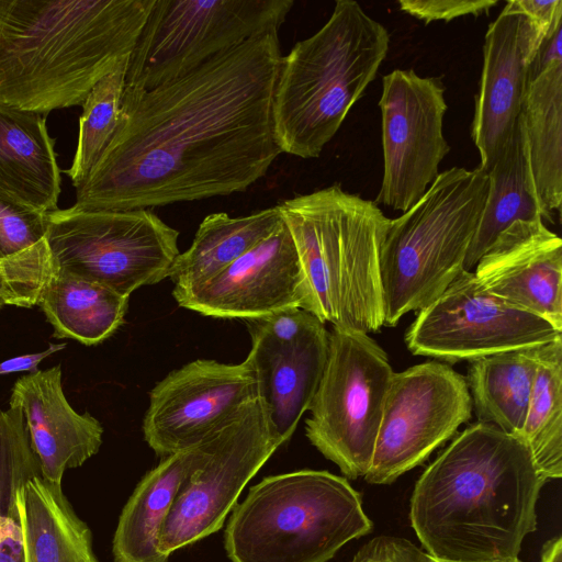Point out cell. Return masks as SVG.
Returning a JSON list of instances; mask_svg holds the SVG:
<instances>
[{
  "label": "cell",
  "mask_w": 562,
  "mask_h": 562,
  "mask_svg": "<svg viewBox=\"0 0 562 562\" xmlns=\"http://www.w3.org/2000/svg\"><path fill=\"white\" fill-rule=\"evenodd\" d=\"M47 214L0 190V285L4 304L38 305L55 273L46 239Z\"/></svg>",
  "instance_id": "obj_24"
},
{
  "label": "cell",
  "mask_w": 562,
  "mask_h": 562,
  "mask_svg": "<svg viewBox=\"0 0 562 562\" xmlns=\"http://www.w3.org/2000/svg\"><path fill=\"white\" fill-rule=\"evenodd\" d=\"M283 221L279 205L232 217L212 213L203 218L191 246L173 260L169 278L175 292L210 281L269 236Z\"/></svg>",
  "instance_id": "obj_25"
},
{
  "label": "cell",
  "mask_w": 562,
  "mask_h": 562,
  "mask_svg": "<svg viewBox=\"0 0 562 562\" xmlns=\"http://www.w3.org/2000/svg\"><path fill=\"white\" fill-rule=\"evenodd\" d=\"M9 405L22 408L42 475L50 483L61 485L65 471L82 465L102 445L100 422L88 412L77 413L68 403L59 364L21 376Z\"/></svg>",
  "instance_id": "obj_19"
},
{
  "label": "cell",
  "mask_w": 562,
  "mask_h": 562,
  "mask_svg": "<svg viewBox=\"0 0 562 562\" xmlns=\"http://www.w3.org/2000/svg\"><path fill=\"white\" fill-rule=\"evenodd\" d=\"M383 177L374 203L406 212L439 175L450 146L443 136L448 109L439 78L395 69L382 78Z\"/></svg>",
  "instance_id": "obj_14"
},
{
  "label": "cell",
  "mask_w": 562,
  "mask_h": 562,
  "mask_svg": "<svg viewBox=\"0 0 562 562\" xmlns=\"http://www.w3.org/2000/svg\"><path fill=\"white\" fill-rule=\"evenodd\" d=\"M427 555H428V554H427ZM428 562H446V561H438V560L431 559V558L428 555ZM514 562H520V560H517V561H514Z\"/></svg>",
  "instance_id": "obj_41"
},
{
  "label": "cell",
  "mask_w": 562,
  "mask_h": 562,
  "mask_svg": "<svg viewBox=\"0 0 562 562\" xmlns=\"http://www.w3.org/2000/svg\"><path fill=\"white\" fill-rule=\"evenodd\" d=\"M394 371L369 334L333 328L328 353L305 419L310 442L349 479L370 468Z\"/></svg>",
  "instance_id": "obj_10"
},
{
  "label": "cell",
  "mask_w": 562,
  "mask_h": 562,
  "mask_svg": "<svg viewBox=\"0 0 562 562\" xmlns=\"http://www.w3.org/2000/svg\"><path fill=\"white\" fill-rule=\"evenodd\" d=\"M467 380L438 360L394 372L384 398L370 484H391L418 467L472 416Z\"/></svg>",
  "instance_id": "obj_11"
},
{
  "label": "cell",
  "mask_w": 562,
  "mask_h": 562,
  "mask_svg": "<svg viewBox=\"0 0 562 562\" xmlns=\"http://www.w3.org/2000/svg\"><path fill=\"white\" fill-rule=\"evenodd\" d=\"M350 562H428V555L405 538L382 535L364 543Z\"/></svg>",
  "instance_id": "obj_34"
},
{
  "label": "cell",
  "mask_w": 562,
  "mask_h": 562,
  "mask_svg": "<svg viewBox=\"0 0 562 562\" xmlns=\"http://www.w3.org/2000/svg\"><path fill=\"white\" fill-rule=\"evenodd\" d=\"M562 22L557 24L542 40L529 68V82L542 74L551 64L562 60Z\"/></svg>",
  "instance_id": "obj_36"
},
{
  "label": "cell",
  "mask_w": 562,
  "mask_h": 562,
  "mask_svg": "<svg viewBox=\"0 0 562 562\" xmlns=\"http://www.w3.org/2000/svg\"><path fill=\"white\" fill-rule=\"evenodd\" d=\"M249 334L251 349L245 360L254 369L258 398L281 446L310 409L325 369L329 333L321 324L288 339Z\"/></svg>",
  "instance_id": "obj_20"
},
{
  "label": "cell",
  "mask_w": 562,
  "mask_h": 562,
  "mask_svg": "<svg viewBox=\"0 0 562 562\" xmlns=\"http://www.w3.org/2000/svg\"><path fill=\"white\" fill-rule=\"evenodd\" d=\"M540 562H562V538L554 537L546 541L541 549Z\"/></svg>",
  "instance_id": "obj_39"
},
{
  "label": "cell",
  "mask_w": 562,
  "mask_h": 562,
  "mask_svg": "<svg viewBox=\"0 0 562 562\" xmlns=\"http://www.w3.org/2000/svg\"><path fill=\"white\" fill-rule=\"evenodd\" d=\"M538 355L539 346L470 361L465 380L479 422L518 437L537 375Z\"/></svg>",
  "instance_id": "obj_28"
},
{
  "label": "cell",
  "mask_w": 562,
  "mask_h": 562,
  "mask_svg": "<svg viewBox=\"0 0 562 562\" xmlns=\"http://www.w3.org/2000/svg\"><path fill=\"white\" fill-rule=\"evenodd\" d=\"M257 398V380L248 361L194 360L150 391L144 439L166 458L201 445Z\"/></svg>",
  "instance_id": "obj_15"
},
{
  "label": "cell",
  "mask_w": 562,
  "mask_h": 562,
  "mask_svg": "<svg viewBox=\"0 0 562 562\" xmlns=\"http://www.w3.org/2000/svg\"><path fill=\"white\" fill-rule=\"evenodd\" d=\"M216 432L199 446L162 458L142 479L114 532V562H167L158 548L161 526L182 483L210 458Z\"/></svg>",
  "instance_id": "obj_21"
},
{
  "label": "cell",
  "mask_w": 562,
  "mask_h": 562,
  "mask_svg": "<svg viewBox=\"0 0 562 562\" xmlns=\"http://www.w3.org/2000/svg\"><path fill=\"white\" fill-rule=\"evenodd\" d=\"M155 0H0V104L82 105L130 56Z\"/></svg>",
  "instance_id": "obj_3"
},
{
  "label": "cell",
  "mask_w": 562,
  "mask_h": 562,
  "mask_svg": "<svg viewBox=\"0 0 562 562\" xmlns=\"http://www.w3.org/2000/svg\"><path fill=\"white\" fill-rule=\"evenodd\" d=\"M278 205L304 278L303 310L333 328L378 333L384 323L380 251L390 218L339 184Z\"/></svg>",
  "instance_id": "obj_4"
},
{
  "label": "cell",
  "mask_w": 562,
  "mask_h": 562,
  "mask_svg": "<svg viewBox=\"0 0 562 562\" xmlns=\"http://www.w3.org/2000/svg\"><path fill=\"white\" fill-rule=\"evenodd\" d=\"M43 476L23 411L18 405L0 411V517L18 520L16 494L30 480Z\"/></svg>",
  "instance_id": "obj_32"
},
{
  "label": "cell",
  "mask_w": 562,
  "mask_h": 562,
  "mask_svg": "<svg viewBox=\"0 0 562 562\" xmlns=\"http://www.w3.org/2000/svg\"><path fill=\"white\" fill-rule=\"evenodd\" d=\"M281 57L271 31L154 89L125 86L115 134L74 205L147 210L246 191L282 154L271 116Z\"/></svg>",
  "instance_id": "obj_1"
},
{
  "label": "cell",
  "mask_w": 562,
  "mask_h": 562,
  "mask_svg": "<svg viewBox=\"0 0 562 562\" xmlns=\"http://www.w3.org/2000/svg\"><path fill=\"white\" fill-rule=\"evenodd\" d=\"M46 239L55 271L128 296L169 276L180 254L179 232L154 212L72 205L47 214Z\"/></svg>",
  "instance_id": "obj_8"
},
{
  "label": "cell",
  "mask_w": 562,
  "mask_h": 562,
  "mask_svg": "<svg viewBox=\"0 0 562 562\" xmlns=\"http://www.w3.org/2000/svg\"><path fill=\"white\" fill-rule=\"evenodd\" d=\"M562 337L548 321L488 293L473 271L463 270L408 327V350L446 362L475 360L532 348Z\"/></svg>",
  "instance_id": "obj_12"
},
{
  "label": "cell",
  "mask_w": 562,
  "mask_h": 562,
  "mask_svg": "<svg viewBox=\"0 0 562 562\" xmlns=\"http://www.w3.org/2000/svg\"><path fill=\"white\" fill-rule=\"evenodd\" d=\"M38 305L55 338L92 346L109 338L124 322L128 296L101 284L57 272L44 288Z\"/></svg>",
  "instance_id": "obj_29"
},
{
  "label": "cell",
  "mask_w": 562,
  "mask_h": 562,
  "mask_svg": "<svg viewBox=\"0 0 562 562\" xmlns=\"http://www.w3.org/2000/svg\"><path fill=\"white\" fill-rule=\"evenodd\" d=\"M547 482L519 437L477 420L417 480L411 524L431 559L514 562L537 529V501Z\"/></svg>",
  "instance_id": "obj_2"
},
{
  "label": "cell",
  "mask_w": 562,
  "mask_h": 562,
  "mask_svg": "<svg viewBox=\"0 0 562 562\" xmlns=\"http://www.w3.org/2000/svg\"><path fill=\"white\" fill-rule=\"evenodd\" d=\"M4 305L3 301H2V296H1V285H0V308Z\"/></svg>",
  "instance_id": "obj_42"
},
{
  "label": "cell",
  "mask_w": 562,
  "mask_h": 562,
  "mask_svg": "<svg viewBox=\"0 0 562 562\" xmlns=\"http://www.w3.org/2000/svg\"><path fill=\"white\" fill-rule=\"evenodd\" d=\"M233 509L224 540L232 562H327L373 530L361 495L324 470L267 476Z\"/></svg>",
  "instance_id": "obj_6"
},
{
  "label": "cell",
  "mask_w": 562,
  "mask_h": 562,
  "mask_svg": "<svg viewBox=\"0 0 562 562\" xmlns=\"http://www.w3.org/2000/svg\"><path fill=\"white\" fill-rule=\"evenodd\" d=\"M0 562H23L21 529L0 547Z\"/></svg>",
  "instance_id": "obj_38"
},
{
  "label": "cell",
  "mask_w": 562,
  "mask_h": 562,
  "mask_svg": "<svg viewBox=\"0 0 562 562\" xmlns=\"http://www.w3.org/2000/svg\"><path fill=\"white\" fill-rule=\"evenodd\" d=\"M487 193L485 171L452 167L416 204L390 218L380 251L383 326L430 304L464 270Z\"/></svg>",
  "instance_id": "obj_7"
},
{
  "label": "cell",
  "mask_w": 562,
  "mask_h": 562,
  "mask_svg": "<svg viewBox=\"0 0 562 562\" xmlns=\"http://www.w3.org/2000/svg\"><path fill=\"white\" fill-rule=\"evenodd\" d=\"M23 562H98L87 524L61 485L36 476L16 494Z\"/></svg>",
  "instance_id": "obj_23"
},
{
  "label": "cell",
  "mask_w": 562,
  "mask_h": 562,
  "mask_svg": "<svg viewBox=\"0 0 562 562\" xmlns=\"http://www.w3.org/2000/svg\"><path fill=\"white\" fill-rule=\"evenodd\" d=\"M280 447L259 398L215 435L206 462L180 486L161 526L158 548L169 555L220 530L245 485Z\"/></svg>",
  "instance_id": "obj_13"
},
{
  "label": "cell",
  "mask_w": 562,
  "mask_h": 562,
  "mask_svg": "<svg viewBox=\"0 0 562 562\" xmlns=\"http://www.w3.org/2000/svg\"><path fill=\"white\" fill-rule=\"evenodd\" d=\"M65 346L66 344L49 345V347L44 351L26 353L4 360L0 362V375L21 371L34 372L37 370V366L42 360L54 352L64 349Z\"/></svg>",
  "instance_id": "obj_37"
},
{
  "label": "cell",
  "mask_w": 562,
  "mask_h": 562,
  "mask_svg": "<svg viewBox=\"0 0 562 562\" xmlns=\"http://www.w3.org/2000/svg\"><path fill=\"white\" fill-rule=\"evenodd\" d=\"M172 294L180 306L214 317L246 321L303 308L304 278L285 223L210 281Z\"/></svg>",
  "instance_id": "obj_16"
},
{
  "label": "cell",
  "mask_w": 562,
  "mask_h": 562,
  "mask_svg": "<svg viewBox=\"0 0 562 562\" xmlns=\"http://www.w3.org/2000/svg\"><path fill=\"white\" fill-rule=\"evenodd\" d=\"M538 370L518 437L549 481L562 475V337L539 346Z\"/></svg>",
  "instance_id": "obj_30"
},
{
  "label": "cell",
  "mask_w": 562,
  "mask_h": 562,
  "mask_svg": "<svg viewBox=\"0 0 562 562\" xmlns=\"http://www.w3.org/2000/svg\"><path fill=\"white\" fill-rule=\"evenodd\" d=\"M548 33L517 11L510 0L490 23L471 136L487 173L510 137L529 83V68Z\"/></svg>",
  "instance_id": "obj_17"
},
{
  "label": "cell",
  "mask_w": 562,
  "mask_h": 562,
  "mask_svg": "<svg viewBox=\"0 0 562 562\" xmlns=\"http://www.w3.org/2000/svg\"><path fill=\"white\" fill-rule=\"evenodd\" d=\"M292 0H155L128 57L125 86L176 80L257 35L280 30Z\"/></svg>",
  "instance_id": "obj_9"
},
{
  "label": "cell",
  "mask_w": 562,
  "mask_h": 562,
  "mask_svg": "<svg viewBox=\"0 0 562 562\" xmlns=\"http://www.w3.org/2000/svg\"><path fill=\"white\" fill-rule=\"evenodd\" d=\"M20 531L19 522L11 518L0 517V547L2 543Z\"/></svg>",
  "instance_id": "obj_40"
},
{
  "label": "cell",
  "mask_w": 562,
  "mask_h": 562,
  "mask_svg": "<svg viewBox=\"0 0 562 562\" xmlns=\"http://www.w3.org/2000/svg\"><path fill=\"white\" fill-rule=\"evenodd\" d=\"M128 57L102 78L82 103L76 151L65 170L75 188L87 179L115 134Z\"/></svg>",
  "instance_id": "obj_31"
},
{
  "label": "cell",
  "mask_w": 562,
  "mask_h": 562,
  "mask_svg": "<svg viewBox=\"0 0 562 562\" xmlns=\"http://www.w3.org/2000/svg\"><path fill=\"white\" fill-rule=\"evenodd\" d=\"M386 27L353 0H338L328 21L281 57L272 97L281 153L317 158L386 57Z\"/></svg>",
  "instance_id": "obj_5"
},
{
  "label": "cell",
  "mask_w": 562,
  "mask_h": 562,
  "mask_svg": "<svg viewBox=\"0 0 562 562\" xmlns=\"http://www.w3.org/2000/svg\"><path fill=\"white\" fill-rule=\"evenodd\" d=\"M474 268L488 293L562 331V240L542 218L514 222Z\"/></svg>",
  "instance_id": "obj_18"
},
{
  "label": "cell",
  "mask_w": 562,
  "mask_h": 562,
  "mask_svg": "<svg viewBox=\"0 0 562 562\" xmlns=\"http://www.w3.org/2000/svg\"><path fill=\"white\" fill-rule=\"evenodd\" d=\"M543 222L562 203V60L530 81L520 111Z\"/></svg>",
  "instance_id": "obj_26"
},
{
  "label": "cell",
  "mask_w": 562,
  "mask_h": 562,
  "mask_svg": "<svg viewBox=\"0 0 562 562\" xmlns=\"http://www.w3.org/2000/svg\"><path fill=\"white\" fill-rule=\"evenodd\" d=\"M513 7L549 33L562 22V1L510 0Z\"/></svg>",
  "instance_id": "obj_35"
},
{
  "label": "cell",
  "mask_w": 562,
  "mask_h": 562,
  "mask_svg": "<svg viewBox=\"0 0 562 562\" xmlns=\"http://www.w3.org/2000/svg\"><path fill=\"white\" fill-rule=\"evenodd\" d=\"M497 4V0H400V9L424 21H451L465 15H480Z\"/></svg>",
  "instance_id": "obj_33"
},
{
  "label": "cell",
  "mask_w": 562,
  "mask_h": 562,
  "mask_svg": "<svg viewBox=\"0 0 562 562\" xmlns=\"http://www.w3.org/2000/svg\"><path fill=\"white\" fill-rule=\"evenodd\" d=\"M488 193L477 231L464 259L472 271L496 237L517 221L542 218L530 168L521 115L496 161L487 171Z\"/></svg>",
  "instance_id": "obj_27"
},
{
  "label": "cell",
  "mask_w": 562,
  "mask_h": 562,
  "mask_svg": "<svg viewBox=\"0 0 562 562\" xmlns=\"http://www.w3.org/2000/svg\"><path fill=\"white\" fill-rule=\"evenodd\" d=\"M60 184L45 117L0 104V190L48 213L58 209Z\"/></svg>",
  "instance_id": "obj_22"
}]
</instances>
